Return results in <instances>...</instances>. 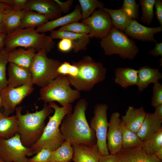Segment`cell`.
I'll return each mask as SVG.
<instances>
[{"instance_id":"1","label":"cell","mask_w":162,"mask_h":162,"mask_svg":"<svg viewBox=\"0 0 162 162\" xmlns=\"http://www.w3.org/2000/svg\"><path fill=\"white\" fill-rule=\"evenodd\" d=\"M87 100L80 99L75 105L73 112L66 115L60 125V130L64 141L75 144H94L96 138L94 131L87 120Z\"/></svg>"},{"instance_id":"2","label":"cell","mask_w":162,"mask_h":162,"mask_svg":"<svg viewBox=\"0 0 162 162\" xmlns=\"http://www.w3.org/2000/svg\"><path fill=\"white\" fill-rule=\"evenodd\" d=\"M23 107L17 106L15 110L18 122L17 133L23 145L31 148L40 138L46 126L45 119L54 110L47 103H44L41 110L32 113L27 110L26 114H22Z\"/></svg>"},{"instance_id":"3","label":"cell","mask_w":162,"mask_h":162,"mask_svg":"<svg viewBox=\"0 0 162 162\" xmlns=\"http://www.w3.org/2000/svg\"><path fill=\"white\" fill-rule=\"evenodd\" d=\"M54 110L52 116H49L46 125L39 140L31 147L33 154L44 148L53 151L59 147L64 141L60 129V126L64 117L72 112L71 104L59 107L53 102L48 103Z\"/></svg>"},{"instance_id":"4","label":"cell","mask_w":162,"mask_h":162,"mask_svg":"<svg viewBox=\"0 0 162 162\" xmlns=\"http://www.w3.org/2000/svg\"><path fill=\"white\" fill-rule=\"evenodd\" d=\"M55 42L50 36L40 33L35 28H18L7 34L4 48L9 52L17 47L33 48L37 52L47 53L54 47Z\"/></svg>"},{"instance_id":"5","label":"cell","mask_w":162,"mask_h":162,"mask_svg":"<svg viewBox=\"0 0 162 162\" xmlns=\"http://www.w3.org/2000/svg\"><path fill=\"white\" fill-rule=\"evenodd\" d=\"M73 63L78 68V74L75 78L67 76L71 85L80 92L90 91L106 77V70L103 64L89 56H85L79 61Z\"/></svg>"},{"instance_id":"6","label":"cell","mask_w":162,"mask_h":162,"mask_svg":"<svg viewBox=\"0 0 162 162\" xmlns=\"http://www.w3.org/2000/svg\"><path fill=\"white\" fill-rule=\"evenodd\" d=\"M100 45L105 55H118L123 59L133 60L139 52L134 42L123 32L114 27L101 40Z\"/></svg>"},{"instance_id":"7","label":"cell","mask_w":162,"mask_h":162,"mask_svg":"<svg viewBox=\"0 0 162 162\" xmlns=\"http://www.w3.org/2000/svg\"><path fill=\"white\" fill-rule=\"evenodd\" d=\"M67 77L59 75L40 90V99L45 103L56 101L63 106L71 104L80 97V91L72 89Z\"/></svg>"},{"instance_id":"8","label":"cell","mask_w":162,"mask_h":162,"mask_svg":"<svg viewBox=\"0 0 162 162\" xmlns=\"http://www.w3.org/2000/svg\"><path fill=\"white\" fill-rule=\"evenodd\" d=\"M47 53L41 51L36 53L29 68L33 85L42 88L60 75L57 70L61 62L49 58Z\"/></svg>"},{"instance_id":"9","label":"cell","mask_w":162,"mask_h":162,"mask_svg":"<svg viewBox=\"0 0 162 162\" xmlns=\"http://www.w3.org/2000/svg\"><path fill=\"white\" fill-rule=\"evenodd\" d=\"M108 107L105 104H98L94 108V115L89 124L94 131L96 143L101 155L110 154L107 145L106 136L108 126L107 110Z\"/></svg>"},{"instance_id":"10","label":"cell","mask_w":162,"mask_h":162,"mask_svg":"<svg viewBox=\"0 0 162 162\" xmlns=\"http://www.w3.org/2000/svg\"><path fill=\"white\" fill-rule=\"evenodd\" d=\"M33 155L31 148L23 145L18 133L9 139H0V158L7 162H27V157Z\"/></svg>"},{"instance_id":"11","label":"cell","mask_w":162,"mask_h":162,"mask_svg":"<svg viewBox=\"0 0 162 162\" xmlns=\"http://www.w3.org/2000/svg\"><path fill=\"white\" fill-rule=\"evenodd\" d=\"M34 89L32 86L24 85L16 88L7 86L2 90L0 92V107H4L3 115L9 116L14 113L17 105L31 94Z\"/></svg>"},{"instance_id":"12","label":"cell","mask_w":162,"mask_h":162,"mask_svg":"<svg viewBox=\"0 0 162 162\" xmlns=\"http://www.w3.org/2000/svg\"><path fill=\"white\" fill-rule=\"evenodd\" d=\"M82 22L88 27L90 32L88 35L90 38L101 40L113 27L110 16L103 8L95 10L88 17L82 20Z\"/></svg>"},{"instance_id":"13","label":"cell","mask_w":162,"mask_h":162,"mask_svg":"<svg viewBox=\"0 0 162 162\" xmlns=\"http://www.w3.org/2000/svg\"><path fill=\"white\" fill-rule=\"evenodd\" d=\"M117 112L111 115L108 122L106 136L107 145L110 154L116 155L122 149V135L120 128L122 120Z\"/></svg>"},{"instance_id":"14","label":"cell","mask_w":162,"mask_h":162,"mask_svg":"<svg viewBox=\"0 0 162 162\" xmlns=\"http://www.w3.org/2000/svg\"><path fill=\"white\" fill-rule=\"evenodd\" d=\"M162 31V27H149L145 26L136 20H132L129 22L124 33L128 37L143 42H157L155 34Z\"/></svg>"},{"instance_id":"15","label":"cell","mask_w":162,"mask_h":162,"mask_svg":"<svg viewBox=\"0 0 162 162\" xmlns=\"http://www.w3.org/2000/svg\"><path fill=\"white\" fill-rule=\"evenodd\" d=\"M25 9L45 15L50 21L61 17L62 13L54 0H27Z\"/></svg>"},{"instance_id":"16","label":"cell","mask_w":162,"mask_h":162,"mask_svg":"<svg viewBox=\"0 0 162 162\" xmlns=\"http://www.w3.org/2000/svg\"><path fill=\"white\" fill-rule=\"evenodd\" d=\"M72 146L74 162H99L101 155L96 144H75Z\"/></svg>"},{"instance_id":"17","label":"cell","mask_w":162,"mask_h":162,"mask_svg":"<svg viewBox=\"0 0 162 162\" xmlns=\"http://www.w3.org/2000/svg\"><path fill=\"white\" fill-rule=\"evenodd\" d=\"M8 70V86L13 88L24 85L33 86L32 74L29 69L9 63Z\"/></svg>"},{"instance_id":"18","label":"cell","mask_w":162,"mask_h":162,"mask_svg":"<svg viewBox=\"0 0 162 162\" xmlns=\"http://www.w3.org/2000/svg\"><path fill=\"white\" fill-rule=\"evenodd\" d=\"M120 162H160L162 160L155 155H149L141 146L122 149L116 154Z\"/></svg>"},{"instance_id":"19","label":"cell","mask_w":162,"mask_h":162,"mask_svg":"<svg viewBox=\"0 0 162 162\" xmlns=\"http://www.w3.org/2000/svg\"><path fill=\"white\" fill-rule=\"evenodd\" d=\"M51 32L50 36L53 39L67 38L70 40L73 44V50L76 53L86 49L90 39L88 34H77L69 32L53 30Z\"/></svg>"},{"instance_id":"20","label":"cell","mask_w":162,"mask_h":162,"mask_svg":"<svg viewBox=\"0 0 162 162\" xmlns=\"http://www.w3.org/2000/svg\"><path fill=\"white\" fill-rule=\"evenodd\" d=\"M82 19L80 6H76L71 12L52 20L37 27L36 30L39 33H45L51 31L59 26H63L72 22H78Z\"/></svg>"},{"instance_id":"21","label":"cell","mask_w":162,"mask_h":162,"mask_svg":"<svg viewBox=\"0 0 162 162\" xmlns=\"http://www.w3.org/2000/svg\"><path fill=\"white\" fill-rule=\"evenodd\" d=\"M162 118L157 117L153 113H146L144 121L136 134L142 141L151 137L162 127Z\"/></svg>"},{"instance_id":"22","label":"cell","mask_w":162,"mask_h":162,"mask_svg":"<svg viewBox=\"0 0 162 162\" xmlns=\"http://www.w3.org/2000/svg\"><path fill=\"white\" fill-rule=\"evenodd\" d=\"M36 53V51L33 48H16L8 52V62L29 69Z\"/></svg>"},{"instance_id":"23","label":"cell","mask_w":162,"mask_h":162,"mask_svg":"<svg viewBox=\"0 0 162 162\" xmlns=\"http://www.w3.org/2000/svg\"><path fill=\"white\" fill-rule=\"evenodd\" d=\"M138 70L136 86L140 92L143 91L150 84L158 82L162 78V74L159 71V68H154L144 66L140 67Z\"/></svg>"},{"instance_id":"24","label":"cell","mask_w":162,"mask_h":162,"mask_svg":"<svg viewBox=\"0 0 162 162\" xmlns=\"http://www.w3.org/2000/svg\"><path fill=\"white\" fill-rule=\"evenodd\" d=\"M146 114L143 106L136 108L129 106L125 115L122 116V120L128 128L137 133L144 121Z\"/></svg>"},{"instance_id":"25","label":"cell","mask_w":162,"mask_h":162,"mask_svg":"<svg viewBox=\"0 0 162 162\" xmlns=\"http://www.w3.org/2000/svg\"><path fill=\"white\" fill-rule=\"evenodd\" d=\"M138 70L129 67H119L115 71L114 81L122 88L136 85L138 80Z\"/></svg>"},{"instance_id":"26","label":"cell","mask_w":162,"mask_h":162,"mask_svg":"<svg viewBox=\"0 0 162 162\" xmlns=\"http://www.w3.org/2000/svg\"><path fill=\"white\" fill-rule=\"evenodd\" d=\"M18 130V122L16 115L6 116L0 109V139H9L17 133Z\"/></svg>"},{"instance_id":"27","label":"cell","mask_w":162,"mask_h":162,"mask_svg":"<svg viewBox=\"0 0 162 162\" xmlns=\"http://www.w3.org/2000/svg\"><path fill=\"white\" fill-rule=\"evenodd\" d=\"M110 16L113 27L124 32L130 21L133 19L123 9H112L103 7Z\"/></svg>"},{"instance_id":"28","label":"cell","mask_w":162,"mask_h":162,"mask_svg":"<svg viewBox=\"0 0 162 162\" xmlns=\"http://www.w3.org/2000/svg\"><path fill=\"white\" fill-rule=\"evenodd\" d=\"M120 128L122 135V149H128L141 146L143 142L136 133L128 128L122 120Z\"/></svg>"},{"instance_id":"29","label":"cell","mask_w":162,"mask_h":162,"mask_svg":"<svg viewBox=\"0 0 162 162\" xmlns=\"http://www.w3.org/2000/svg\"><path fill=\"white\" fill-rule=\"evenodd\" d=\"M73 155L71 143L64 141L59 147L52 151L48 162H70L72 160Z\"/></svg>"},{"instance_id":"30","label":"cell","mask_w":162,"mask_h":162,"mask_svg":"<svg viewBox=\"0 0 162 162\" xmlns=\"http://www.w3.org/2000/svg\"><path fill=\"white\" fill-rule=\"evenodd\" d=\"M49 20L48 17L45 15L27 10L23 18L20 28L37 27L46 23Z\"/></svg>"},{"instance_id":"31","label":"cell","mask_w":162,"mask_h":162,"mask_svg":"<svg viewBox=\"0 0 162 162\" xmlns=\"http://www.w3.org/2000/svg\"><path fill=\"white\" fill-rule=\"evenodd\" d=\"M26 9L11 11L7 14L3 22L7 34L20 28L23 18L27 11Z\"/></svg>"},{"instance_id":"32","label":"cell","mask_w":162,"mask_h":162,"mask_svg":"<svg viewBox=\"0 0 162 162\" xmlns=\"http://www.w3.org/2000/svg\"><path fill=\"white\" fill-rule=\"evenodd\" d=\"M141 146L148 155H155L158 149L162 148V128L150 138L143 141Z\"/></svg>"},{"instance_id":"33","label":"cell","mask_w":162,"mask_h":162,"mask_svg":"<svg viewBox=\"0 0 162 162\" xmlns=\"http://www.w3.org/2000/svg\"><path fill=\"white\" fill-rule=\"evenodd\" d=\"M155 0H140L139 5L142 9L140 21L149 25L152 22L154 17V8Z\"/></svg>"},{"instance_id":"34","label":"cell","mask_w":162,"mask_h":162,"mask_svg":"<svg viewBox=\"0 0 162 162\" xmlns=\"http://www.w3.org/2000/svg\"><path fill=\"white\" fill-rule=\"evenodd\" d=\"M82 19L85 20L90 16L97 8H102L103 3L97 0H79Z\"/></svg>"},{"instance_id":"35","label":"cell","mask_w":162,"mask_h":162,"mask_svg":"<svg viewBox=\"0 0 162 162\" xmlns=\"http://www.w3.org/2000/svg\"><path fill=\"white\" fill-rule=\"evenodd\" d=\"M8 52L4 47L0 50V92L8 85L6 76V66Z\"/></svg>"},{"instance_id":"36","label":"cell","mask_w":162,"mask_h":162,"mask_svg":"<svg viewBox=\"0 0 162 162\" xmlns=\"http://www.w3.org/2000/svg\"><path fill=\"white\" fill-rule=\"evenodd\" d=\"M58 30L77 34H87L90 32V29L86 25L82 22H78L68 24L61 27Z\"/></svg>"},{"instance_id":"37","label":"cell","mask_w":162,"mask_h":162,"mask_svg":"<svg viewBox=\"0 0 162 162\" xmlns=\"http://www.w3.org/2000/svg\"><path fill=\"white\" fill-rule=\"evenodd\" d=\"M57 73L60 75L66 76L70 78H75L78 75L79 69L77 66L67 62L61 63L57 69Z\"/></svg>"},{"instance_id":"38","label":"cell","mask_w":162,"mask_h":162,"mask_svg":"<svg viewBox=\"0 0 162 162\" xmlns=\"http://www.w3.org/2000/svg\"><path fill=\"white\" fill-rule=\"evenodd\" d=\"M139 4L135 0H124L121 8L134 20L139 19Z\"/></svg>"},{"instance_id":"39","label":"cell","mask_w":162,"mask_h":162,"mask_svg":"<svg viewBox=\"0 0 162 162\" xmlns=\"http://www.w3.org/2000/svg\"><path fill=\"white\" fill-rule=\"evenodd\" d=\"M151 105L154 107L162 104V84L159 82L154 84Z\"/></svg>"},{"instance_id":"40","label":"cell","mask_w":162,"mask_h":162,"mask_svg":"<svg viewBox=\"0 0 162 162\" xmlns=\"http://www.w3.org/2000/svg\"><path fill=\"white\" fill-rule=\"evenodd\" d=\"M52 151L48 149H42L34 156L28 159L27 162H48Z\"/></svg>"},{"instance_id":"41","label":"cell","mask_w":162,"mask_h":162,"mask_svg":"<svg viewBox=\"0 0 162 162\" xmlns=\"http://www.w3.org/2000/svg\"><path fill=\"white\" fill-rule=\"evenodd\" d=\"M27 0H0L3 2L11 6L14 11L25 9L26 5Z\"/></svg>"},{"instance_id":"42","label":"cell","mask_w":162,"mask_h":162,"mask_svg":"<svg viewBox=\"0 0 162 162\" xmlns=\"http://www.w3.org/2000/svg\"><path fill=\"white\" fill-rule=\"evenodd\" d=\"M58 49L63 52H67L73 49L71 41L69 39L63 38L59 42L58 45Z\"/></svg>"},{"instance_id":"43","label":"cell","mask_w":162,"mask_h":162,"mask_svg":"<svg viewBox=\"0 0 162 162\" xmlns=\"http://www.w3.org/2000/svg\"><path fill=\"white\" fill-rule=\"evenodd\" d=\"M154 7L155 9V14L158 22L162 27V1L155 0Z\"/></svg>"},{"instance_id":"44","label":"cell","mask_w":162,"mask_h":162,"mask_svg":"<svg viewBox=\"0 0 162 162\" xmlns=\"http://www.w3.org/2000/svg\"><path fill=\"white\" fill-rule=\"evenodd\" d=\"M54 1L58 6L61 12L65 13L69 11L73 2V0H68L65 2L58 0H54Z\"/></svg>"},{"instance_id":"45","label":"cell","mask_w":162,"mask_h":162,"mask_svg":"<svg viewBox=\"0 0 162 162\" xmlns=\"http://www.w3.org/2000/svg\"><path fill=\"white\" fill-rule=\"evenodd\" d=\"M148 53L154 57H157L160 56L162 58V42L156 43L154 48Z\"/></svg>"},{"instance_id":"46","label":"cell","mask_w":162,"mask_h":162,"mask_svg":"<svg viewBox=\"0 0 162 162\" xmlns=\"http://www.w3.org/2000/svg\"><path fill=\"white\" fill-rule=\"evenodd\" d=\"M99 162H120L115 154H109L101 155Z\"/></svg>"},{"instance_id":"47","label":"cell","mask_w":162,"mask_h":162,"mask_svg":"<svg viewBox=\"0 0 162 162\" xmlns=\"http://www.w3.org/2000/svg\"><path fill=\"white\" fill-rule=\"evenodd\" d=\"M7 34L6 32L0 33V50L4 47L5 40Z\"/></svg>"},{"instance_id":"48","label":"cell","mask_w":162,"mask_h":162,"mask_svg":"<svg viewBox=\"0 0 162 162\" xmlns=\"http://www.w3.org/2000/svg\"><path fill=\"white\" fill-rule=\"evenodd\" d=\"M13 10H14L11 6L6 4L0 2V11H8Z\"/></svg>"},{"instance_id":"49","label":"cell","mask_w":162,"mask_h":162,"mask_svg":"<svg viewBox=\"0 0 162 162\" xmlns=\"http://www.w3.org/2000/svg\"><path fill=\"white\" fill-rule=\"evenodd\" d=\"M153 113L157 117L162 118V104L155 107Z\"/></svg>"},{"instance_id":"50","label":"cell","mask_w":162,"mask_h":162,"mask_svg":"<svg viewBox=\"0 0 162 162\" xmlns=\"http://www.w3.org/2000/svg\"><path fill=\"white\" fill-rule=\"evenodd\" d=\"M13 10H14L8 11H0V24L3 22L4 19L7 14Z\"/></svg>"},{"instance_id":"51","label":"cell","mask_w":162,"mask_h":162,"mask_svg":"<svg viewBox=\"0 0 162 162\" xmlns=\"http://www.w3.org/2000/svg\"><path fill=\"white\" fill-rule=\"evenodd\" d=\"M155 155L158 158L162 160V148L158 149L156 152Z\"/></svg>"},{"instance_id":"52","label":"cell","mask_w":162,"mask_h":162,"mask_svg":"<svg viewBox=\"0 0 162 162\" xmlns=\"http://www.w3.org/2000/svg\"><path fill=\"white\" fill-rule=\"evenodd\" d=\"M4 32H6V28L4 26L3 23L0 24V33Z\"/></svg>"},{"instance_id":"53","label":"cell","mask_w":162,"mask_h":162,"mask_svg":"<svg viewBox=\"0 0 162 162\" xmlns=\"http://www.w3.org/2000/svg\"><path fill=\"white\" fill-rule=\"evenodd\" d=\"M0 162H7V161H5L2 158H0Z\"/></svg>"},{"instance_id":"54","label":"cell","mask_w":162,"mask_h":162,"mask_svg":"<svg viewBox=\"0 0 162 162\" xmlns=\"http://www.w3.org/2000/svg\"><path fill=\"white\" fill-rule=\"evenodd\" d=\"M1 99L0 98V108H1V107H0V105H1Z\"/></svg>"},{"instance_id":"55","label":"cell","mask_w":162,"mask_h":162,"mask_svg":"<svg viewBox=\"0 0 162 162\" xmlns=\"http://www.w3.org/2000/svg\"><path fill=\"white\" fill-rule=\"evenodd\" d=\"M162 162V161H161V162Z\"/></svg>"},{"instance_id":"56","label":"cell","mask_w":162,"mask_h":162,"mask_svg":"<svg viewBox=\"0 0 162 162\" xmlns=\"http://www.w3.org/2000/svg\"></svg>"}]
</instances>
